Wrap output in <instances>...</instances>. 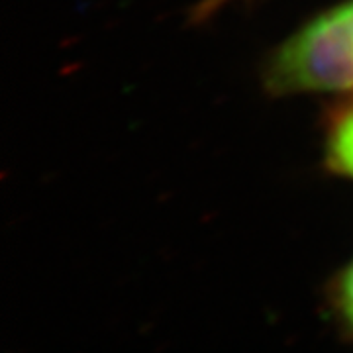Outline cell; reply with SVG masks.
<instances>
[{"label":"cell","mask_w":353,"mask_h":353,"mask_svg":"<svg viewBox=\"0 0 353 353\" xmlns=\"http://www.w3.org/2000/svg\"><path fill=\"white\" fill-rule=\"evenodd\" d=\"M330 303L345 334L353 338V257L334 279Z\"/></svg>","instance_id":"3957f363"},{"label":"cell","mask_w":353,"mask_h":353,"mask_svg":"<svg viewBox=\"0 0 353 353\" xmlns=\"http://www.w3.org/2000/svg\"><path fill=\"white\" fill-rule=\"evenodd\" d=\"M324 159L334 175L353 181V101L330 120Z\"/></svg>","instance_id":"7a4b0ae2"},{"label":"cell","mask_w":353,"mask_h":353,"mask_svg":"<svg viewBox=\"0 0 353 353\" xmlns=\"http://www.w3.org/2000/svg\"><path fill=\"white\" fill-rule=\"evenodd\" d=\"M263 75L265 88L277 97H353V0L316 14L281 41Z\"/></svg>","instance_id":"6da1fadb"},{"label":"cell","mask_w":353,"mask_h":353,"mask_svg":"<svg viewBox=\"0 0 353 353\" xmlns=\"http://www.w3.org/2000/svg\"><path fill=\"white\" fill-rule=\"evenodd\" d=\"M222 2H226V0H204V2H202V6L199 8V12L204 16V14L210 12V10H216Z\"/></svg>","instance_id":"277c9868"}]
</instances>
